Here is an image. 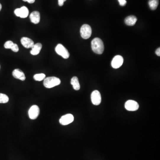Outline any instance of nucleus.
<instances>
[{"mask_svg": "<svg viewBox=\"0 0 160 160\" xmlns=\"http://www.w3.org/2000/svg\"><path fill=\"white\" fill-rule=\"evenodd\" d=\"M93 51L98 54H101L104 52V45L102 41L99 38H95L91 42Z\"/></svg>", "mask_w": 160, "mask_h": 160, "instance_id": "obj_1", "label": "nucleus"}, {"mask_svg": "<svg viewBox=\"0 0 160 160\" xmlns=\"http://www.w3.org/2000/svg\"><path fill=\"white\" fill-rule=\"evenodd\" d=\"M61 83V80L58 78L55 77H48L44 79V86L46 88L50 89L59 85Z\"/></svg>", "mask_w": 160, "mask_h": 160, "instance_id": "obj_2", "label": "nucleus"}, {"mask_svg": "<svg viewBox=\"0 0 160 160\" xmlns=\"http://www.w3.org/2000/svg\"><path fill=\"white\" fill-rule=\"evenodd\" d=\"M80 33L83 38L89 39L91 36L92 29L90 26L87 24H84L81 27Z\"/></svg>", "mask_w": 160, "mask_h": 160, "instance_id": "obj_3", "label": "nucleus"}, {"mask_svg": "<svg viewBox=\"0 0 160 160\" xmlns=\"http://www.w3.org/2000/svg\"><path fill=\"white\" fill-rule=\"evenodd\" d=\"M56 53L64 59H67L70 56V53L67 49L61 44H58L55 48Z\"/></svg>", "mask_w": 160, "mask_h": 160, "instance_id": "obj_4", "label": "nucleus"}, {"mask_svg": "<svg viewBox=\"0 0 160 160\" xmlns=\"http://www.w3.org/2000/svg\"><path fill=\"white\" fill-rule=\"evenodd\" d=\"M91 99L93 104L95 106L100 104L101 101V97L100 93L98 90H94L92 93Z\"/></svg>", "mask_w": 160, "mask_h": 160, "instance_id": "obj_5", "label": "nucleus"}, {"mask_svg": "<svg viewBox=\"0 0 160 160\" xmlns=\"http://www.w3.org/2000/svg\"><path fill=\"white\" fill-rule=\"evenodd\" d=\"M124 59L120 55H117L114 57L111 62V65L114 69L120 68L123 63Z\"/></svg>", "mask_w": 160, "mask_h": 160, "instance_id": "obj_6", "label": "nucleus"}, {"mask_svg": "<svg viewBox=\"0 0 160 160\" xmlns=\"http://www.w3.org/2000/svg\"><path fill=\"white\" fill-rule=\"evenodd\" d=\"M74 121V117L71 114H67L61 117L59 120L62 125H66L71 123Z\"/></svg>", "mask_w": 160, "mask_h": 160, "instance_id": "obj_7", "label": "nucleus"}, {"mask_svg": "<svg viewBox=\"0 0 160 160\" xmlns=\"http://www.w3.org/2000/svg\"><path fill=\"white\" fill-rule=\"evenodd\" d=\"M125 109L128 111H134L138 110L139 109L138 104V102L133 100H128L125 103Z\"/></svg>", "mask_w": 160, "mask_h": 160, "instance_id": "obj_8", "label": "nucleus"}, {"mask_svg": "<svg viewBox=\"0 0 160 160\" xmlns=\"http://www.w3.org/2000/svg\"><path fill=\"white\" fill-rule=\"evenodd\" d=\"M14 13L17 17L21 18H26L29 14V10L26 7H22L21 8L17 9L15 10Z\"/></svg>", "mask_w": 160, "mask_h": 160, "instance_id": "obj_9", "label": "nucleus"}, {"mask_svg": "<svg viewBox=\"0 0 160 160\" xmlns=\"http://www.w3.org/2000/svg\"><path fill=\"white\" fill-rule=\"evenodd\" d=\"M39 113V108L36 105H33V106H32L30 109H29V117L31 119L34 120L38 117Z\"/></svg>", "mask_w": 160, "mask_h": 160, "instance_id": "obj_10", "label": "nucleus"}, {"mask_svg": "<svg viewBox=\"0 0 160 160\" xmlns=\"http://www.w3.org/2000/svg\"><path fill=\"white\" fill-rule=\"evenodd\" d=\"M21 41L23 46L27 49L32 48L34 45L33 41L26 37H23L21 39Z\"/></svg>", "mask_w": 160, "mask_h": 160, "instance_id": "obj_11", "label": "nucleus"}, {"mask_svg": "<svg viewBox=\"0 0 160 160\" xmlns=\"http://www.w3.org/2000/svg\"><path fill=\"white\" fill-rule=\"evenodd\" d=\"M30 19L31 22L34 24H37L40 21V14L38 11H33L30 15Z\"/></svg>", "mask_w": 160, "mask_h": 160, "instance_id": "obj_12", "label": "nucleus"}, {"mask_svg": "<svg viewBox=\"0 0 160 160\" xmlns=\"http://www.w3.org/2000/svg\"><path fill=\"white\" fill-rule=\"evenodd\" d=\"M13 75L14 77L21 81H25V76L24 73L20 69H15L13 72Z\"/></svg>", "mask_w": 160, "mask_h": 160, "instance_id": "obj_13", "label": "nucleus"}, {"mask_svg": "<svg viewBox=\"0 0 160 160\" xmlns=\"http://www.w3.org/2000/svg\"><path fill=\"white\" fill-rule=\"evenodd\" d=\"M42 44L40 43L34 44V46L32 48V50L30 51L31 54L33 55L38 54L42 48Z\"/></svg>", "mask_w": 160, "mask_h": 160, "instance_id": "obj_14", "label": "nucleus"}, {"mask_svg": "<svg viewBox=\"0 0 160 160\" xmlns=\"http://www.w3.org/2000/svg\"><path fill=\"white\" fill-rule=\"evenodd\" d=\"M137 20L138 19L137 17L134 16H130L125 18V22L127 25L133 26L136 23Z\"/></svg>", "mask_w": 160, "mask_h": 160, "instance_id": "obj_15", "label": "nucleus"}, {"mask_svg": "<svg viewBox=\"0 0 160 160\" xmlns=\"http://www.w3.org/2000/svg\"><path fill=\"white\" fill-rule=\"evenodd\" d=\"M71 84L75 90H78L80 89V85L78 79L77 77H73L71 79Z\"/></svg>", "mask_w": 160, "mask_h": 160, "instance_id": "obj_16", "label": "nucleus"}, {"mask_svg": "<svg viewBox=\"0 0 160 160\" xmlns=\"http://www.w3.org/2000/svg\"><path fill=\"white\" fill-rule=\"evenodd\" d=\"M158 4H159L158 0H149L148 1V5L152 10H155L158 7Z\"/></svg>", "mask_w": 160, "mask_h": 160, "instance_id": "obj_17", "label": "nucleus"}, {"mask_svg": "<svg viewBox=\"0 0 160 160\" xmlns=\"http://www.w3.org/2000/svg\"><path fill=\"white\" fill-rule=\"evenodd\" d=\"M46 77V75L44 73H40V74H36L33 76V78L35 81H41L45 79Z\"/></svg>", "mask_w": 160, "mask_h": 160, "instance_id": "obj_18", "label": "nucleus"}, {"mask_svg": "<svg viewBox=\"0 0 160 160\" xmlns=\"http://www.w3.org/2000/svg\"><path fill=\"white\" fill-rule=\"evenodd\" d=\"M9 101V97L6 94L0 93V103H6Z\"/></svg>", "mask_w": 160, "mask_h": 160, "instance_id": "obj_19", "label": "nucleus"}, {"mask_svg": "<svg viewBox=\"0 0 160 160\" xmlns=\"http://www.w3.org/2000/svg\"><path fill=\"white\" fill-rule=\"evenodd\" d=\"M14 44L13 41H8L5 43L4 47L5 48L7 49H11V47Z\"/></svg>", "mask_w": 160, "mask_h": 160, "instance_id": "obj_20", "label": "nucleus"}, {"mask_svg": "<svg viewBox=\"0 0 160 160\" xmlns=\"http://www.w3.org/2000/svg\"><path fill=\"white\" fill-rule=\"evenodd\" d=\"M11 50L14 52H17L19 51V48L17 44L14 43L11 48Z\"/></svg>", "mask_w": 160, "mask_h": 160, "instance_id": "obj_21", "label": "nucleus"}, {"mask_svg": "<svg viewBox=\"0 0 160 160\" xmlns=\"http://www.w3.org/2000/svg\"><path fill=\"white\" fill-rule=\"evenodd\" d=\"M118 1L120 6H122V7L125 6L126 3H127L126 0H118Z\"/></svg>", "mask_w": 160, "mask_h": 160, "instance_id": "obj_22", "label": "nucleus"}, {"mask_svg": "<svg viewBox=\"0 0 160 160\" xmlns=\"http://www.w3.org/2000/svg\"><path fill=\"white\" fill-rule=\"evenodd\" d=\"M66 0H58V5L60 7H62L64 5V1H66Z\"/></svg>", "mask_w": 160, "mask_h": 160, "instance_id": "obj_23", "label": "nucleus"}, {"mask_svg": "<svg viewBox=\"0 0 160 160\" xmlns=\"http://www.w3.org/2000/svg\"><path fill=\"white\" fill-rule=\"evenodd\" d=\"M156 55L158 56H160V48H158L157 49H156Z\"/></svg>", "mask_w": 160, "mask_h": 160, "instance_id": "obj_24", "label": "nucleus"}, {"mask_svg": "<svg viewBox=\"0 0 160 160\" xmlns=\"http://www.w3.org/2000/svg\"><path fill=\"white\" fill-rule=\"evenodd\" d=\"M23 1H27V2H29V3H33L35 2V0H23Z\"/></svg>", "mask_w": 160, "mask_h": 160, "instance_id": "obj_25", "label": "nucleus"}, {"mask_svg": "<svg viewBox=\"0 0 160 160\" xmlns=\"http://www.w3.org/2000/svg\"><path fill=\"white\" fill-rule=\"evenodd\" d=\"M1 8H2V6H1V4H0V11L1 10Z\"/></svg>", "mask_w": 160, "mask_h": 160, "instance_id": "obj_26", "label": "nucleus"}]
</instances>
